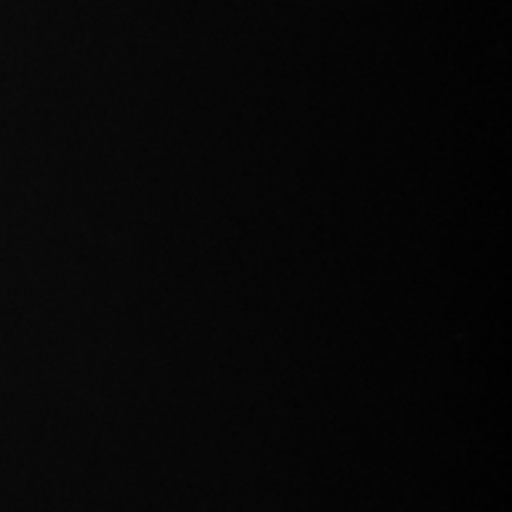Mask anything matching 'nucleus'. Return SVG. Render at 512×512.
I'll use <instances>...</instances> for the list:
<instances>
[]
</instances>
